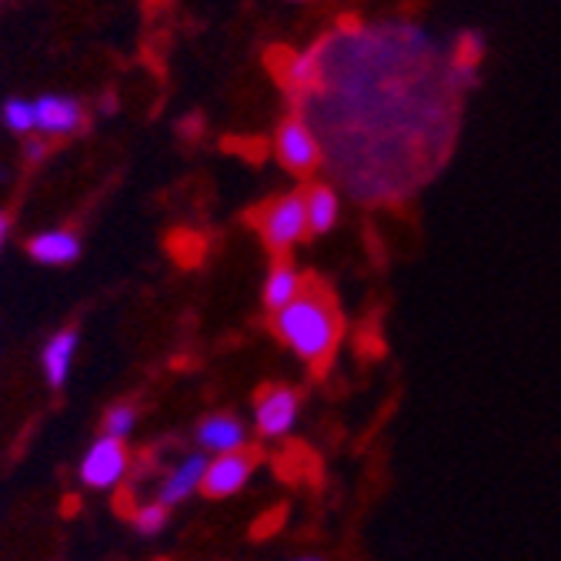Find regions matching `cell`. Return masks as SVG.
<instances>
[{
    "instance_id": "2",
    "label": "cell",
    "mask_w": 561,
    "mask_h": 561,
    "mask_svg": "<svg viewBox=\"0 0 561 561\" xmlns=\"http://www.w3.org/2000/svg\"><path fill=\"white\" fill-rule=\"evenodd\" d=\"M257 231L264 244L274 254L291 251L305 234H308V218H305V197L301 194H285L257 210Z\"/></svg>"
},
{
    "instance_id": "5",
    "label": "cell",
    "mask_w": 561,
    "mask_h": 561,
    "mask_svg": "<svg viewBox=\"0 0 561 561\" xmlns=\"http://www.w3.org/2000/svg\"><path fill=\"white\" fill-rule=\"evenodd\" d=\"M251 471H254V455H244V451L218 455L204 468L201 491L207 499H228L251 481Z\"/></svg>"
},
{
    "instance_id": "12",
    "label": "cell",
    "mask_w": 561,
    "mask_h": 561,
    "mask_svg": "<svg viewBox=\"0 0 561 561\" xmlns=\"http://www.w3.org/2000/svg\"><path fill=\"white\" fill-rule=\"evenodd\" d=\"M301 288H305V277L291 264H274L267 274V285H264V305L271 311H280L301 295Z\"/></svg>"
},
{
    "instance_id": "4",
    "label": "cell",
    "mask_w": 561,
    "mask_h": 561,
    "mask_svg": "<svg viewBox=\"0 0 561 561\" xmlns=\"http://www.w3.org/2000/svg\"><path fill=\"white\" fill-rule=\"evenodd\" d=\"M124 471H127V448H124V442L107 438V435L98 438L81 461V481L98 491L114 488L124 478Z\"/></svg>"
},
{
    "instance_id": "7",
    "label": "cell",
    "mask_w": 561,
    "mask_h": 561,
    "mask_svg": "<svg viewBox=\"0 0 561 561\" xmlns=\"http://www.w3.org/2000/svg\"><path fill=\"white\" fill-rule=\"evenodd\" d=\"M197 445L210 455H231V451H241L248 445V432L231 414H210L201 421Z\"/></svg>"
},
{
    "instance_id": "20",
    "label": "cell",
    "mask_w": 561,
    "mask_h": 561,
    "mask_svg": "<svg viewBox=\"0 0 561 561\" xmlns=\"http://www.w3.org/2000/svg\"><path fill=\"white\" fill-rule=\"evenodd\" d=\"M301 561H321V558H301Z\"/></svg>"
},
{
    "instance_id": "17",
    "label": "cell",
    "mask_w": 561,
    "mask_h": 561,
    "mask_svg": "<svg viewBox=\"0 0 561 561\" xmlns=\"http://www.w3.org/2000/svg\"><path fill=\"white\" fill-rule=\"evenodd\" d=\"M4 121H8V127L18 130V134L34 130V104H27V101H8V104H4Z\"/></svg>"
},
{
    "instance_id": "16",
    "label": "cell",
    "mask_w": 561,
    "mask_h": 561,
    "mask_svg": "<svg viewBox=\"0 0 561 561\" xmlns=\"http://www.w3.org/2000/svg\"><path fill=\"white\" fill-rule=\"evenodd\" d=\"M164 525H168V505H161V502H151L145 508H137V515H134V528L140 535H158Z\"/></svg>"
},
{
    "instance_id": "6",
    "label": "cell",
    "mask_w": 561,
    "mask_h": 561,
    "mask_svg": "<svg viewBox=\"0 0 561 561\" xmlns=\"http://www.w3.org/2000/svg\"><path fill=\"white\" fill-rule=\"evenodd\" d=\"M298 417V394L285 385H271L257 394V404H254V425L261 435L267 438H277L285 435Z\"/></svg>"
},
{
    "instance_id": "3",
    "label": "cell",
    "mask_w": 561,
    "mask_h": 561,
    "mask_svg": "<svg viewBox=\"0 0 561 561\" xmlns=\"http://www.w3.org/2000/svg\"><path fill=\"white\" fill-rule=\"evenodd\" d=\"M274 148H277L280 164H285L288 171H295V174H308L321 161L318 137H314V130L301 117H291V121H285V124L277 127Z\"/></svg>"
},
{
    "instance_id": "18",
    "label": "cell",
    "mask_w": 561,
    "mask_h": 561,
    "mask_svg": "<svg viewBox=\"0 0 561 561\" xmlns=\"http://www.w3.org/2000/svg\"><path fill=\"white\" fill-rule=\"evenodd\" d=\"M44 154V145H41V140H31V145H27V158H41Z\"/></svg>"
},
{
    "instance_id": "13",
    "label": "cell",
    "mask_w": 561,
    "mask_h": 561,
    "mask_svg": "<svg viewBox=\"0 0 561 561\" xmlns=\"http://www.w3.org/2000/svg\"><path fill=\"white\" fill-rule=\"evenodd\" d=\"M305 197V218H308V234H324L337 221V194L324 184H314Z\"/></svg>"
},
{
    "instance_id": "9",
    "label": "cell",
    "mask_w": 561,
    "mask_h": 561,
    "mask_svg": "<svg viewBox=\"0 0 561 561\" xmlns=\"http://www.w3.org/2000/svg\"><path fill=\"white\" fill-rule=\"evenodd\" d=\"M204 468H207V458L204 455H187L168 478H164V484H161V505H178V502H184L191 491H197L201 488V478H204Z\"/></svg>"
},
{
    "instance_id": "19",
    "label": "cell",
    "mask_w": 561,
    "mask_h": 561,
    "mask_svg": "<svg viewBox=\"0 0 561 561\" xmlns=\"http://www.w3.org/2000/svg\"><path fill=\"white\" fill-rule=\"evenodd\" d=\"M8 231H11V225H8V218H0V244H4V238H8Z\"/></svg>"
},
{
    "instance_id": "11",
    "label": "cell",
    "mask_w": 561,
    "mask_h": 561,
    "mask_svg": "<svg viewBox=\"0 0 561 561\" xmlns=\"http://www.w3.org/2000/svg\"><path fill=\"white\" fill-rule=\"evenodd\" d=\"M31 257L41 261V264H70V261H78L81 254V244L78 238L70 234V231H47V234H37L31 244H27Z\"/></svg>"
},
{
    "instance_id": "14",
    "label": "cell",
    "mask_w": 561,
    "mask_h": 561,
    "mask_svg": "<svg viewBox=\"0 0 561 561\" xmlns=\"http://www.w3.org/2000/svg\"><path fill=\"white\" fill-rule=\"evenodd\" d=\"M481 54H484V37H481V34H474V31L461 34V41H458V54H455V78H458L461 84H474V78H478V64H481Z\"/></svg>"
},
{
    "instance_id": "15",
    "label": "cell",
    "mask_w": 561,
    "mask_h": 561,
    "mask_svg": "<svg viewBox=\"0 0 561 561\" xmlns=\"http://www.w3.org/2000/svg\"><path fill=\"white\" fill-rule=\"evenodd\" d=\"M134 421H137V411L130 404H114L107 414H104V435L107 438H117L124 442L134 428Z\"/></svg>"
},
{
    "instance_id": "1",
    "label": "cell",
    "mask_w": 561,
    "mask_h": 561,
    "mask_svg": "<svg viewBox=\"0 0 561 561\" xmlns=\"http://www.w3.org/2000/svg\"><path fill=\"white\" fill-rule=\"evenodd\" d=\"M274 334L308 365H324L341 337V314L331 295L318 285H305L301 295L274 318Z\"/></svg>"
},
{
    "instance_id": "10",
    "label": "cell",
    "mask_w": 561,
    "mask_h": 561,
    "mask_svg": "<svg viewBox=\"0 0 561 561\" xmlns=\"http://www.w3.org/2000/svg\"><path fill=\"white\" fill-rule=\"evenodd\" d=\"M75 351H78V331H57L47 347H44V375L54 388H60L70 375V362H75Z\"/></svg>"
},
{
    "instance_id": "8",
    "label": "cell",
    "mask_w": 561,
    "mask_h": 561,
    "mask_svg": "<svg viewBox=\"0 0 561 561\" xmlns=\"http://www.w3.org/2000/svg\"><path fill=\"white\" fill-rule=\"evenodd\" d=\"M84 121L81 107L70 101V98H41L34 101V127L44 134H70L78 130Z\"/></svg>"
}]
</instances>
